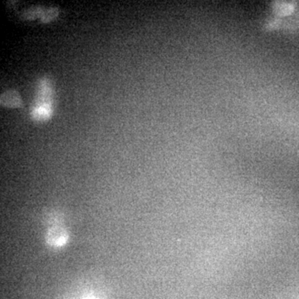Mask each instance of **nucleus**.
<instances>
[{"label": "nucleus", "mask_w": 299, "mask_h": 299, "mask_svg": "<svg viewBox=\"0 0 299 299\" xmlns=\"http://www.w3.org/2000/svg\"><path fill=\"white\" fill-rule=\"evenodd\" d=\"M52 88L47 79H43L38 91L36 105L31 115L36 122H44L52 116Z\"/></svg>", "instance_id": "obj_1"}, {"label": "nucleus", "mask_w": 299, "mask_h": 299, "mask_svg": "<svg viewBox=\"0 0 299 299\" xmlns=\"http://www.w3.org/2000/svg\"><path fill=\"white\" fill-rule=\"evenodd\" d=\"M68 235L64 229L58 226H54L49 230L47 234V242L52 246H62L66 244Z\"/></svg>", "instance_id": "obj_2"}, {"label": "nucleus", "mask_w": 299, "mask_h": 299, "mask_svg": "<svg viewBox=\"0 0 299 299\" xmlns=\"http://www.w3.org/2000/svg\"><path fill=\"white\" fill-rule=\"evenodd\" d=\"M1 104L2 106L16 108L22 105V99L19 92L16 91H8L1 96Z\"/></svg>", "instance_id": "obj_3"}, {"label": "nucleus", "mask_w": 299, "mask_h": 299, "mask_svg": "<svg viewBox=\"0 0 299 299\" xmlns=\"http://www.w3.org/2000/svg\"><path fill=\"white\" fill-rule=\"evenodd\" d=\"M58 10L57 9H49V10H45L42 15V21L45 22V23L50 22L53 19H55L56 17L58 16Z\"/></svg>", "instance_id": "obj_4"}]
</instances>
